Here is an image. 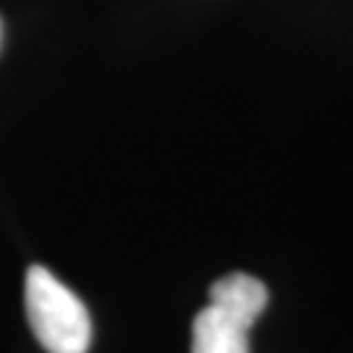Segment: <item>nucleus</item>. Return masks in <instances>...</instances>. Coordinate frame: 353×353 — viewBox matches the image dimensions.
Returning <instances> with one entry per match:
<instances>
[{"mask_svg": "<svg viewBox=\"0 0 353 353\" xmlns=\"http://www.w3.org/2000/svg\"><path fill=\"white\" fill-rule=\"evenodd\" d=\"M26 316L34 338L48 353H87L92 319L87 306L71 288L45 267H29L24 285Z\"/></svg>", "mask_w": 353, "mask_h": 353, "instance_id": "f257e3e1", "label": "nucleus"}, {"mask_svg": "<svg viewBox=\"0 0 353 353\" xmlns=\"http://www.w3.org/2000/svg\"><path fill=\"white\" fill-rule=\"evenodd\" d=\"M191 353H249V327L207 303L194 319Z\"/></svg>", "mask_w": 353, "mask_h": 353, "instance_id": "f03ea898", "label": "nucleus"}, {"mask_svg": "<svg viewBox=\"0 0 353 353\" xmlns=\"http://www.w3.org/2000/svg\"><path fill=\"white\" fill-rule=\"evenodd\" d=\"M267 288L262 280L243 275V272H233L228 278L217 280L210 288V303L217 306L220 312L239 319L241 325L252 330V325L259 319V314L267 306Z\"/></svg>", "mask_w": 353, "mask_h": 353, "instance_id": "7ed1b4c3", "label": "nucleus"}, {"mask_svg": "<svg viewBox=\"0 0 353 353\" xmlns=\"http://www.w3.org/2000/svg\"><path fill=\"white\" fill-rule=\"evenodd\" d=\"M0 39H3V21H0Z\"/></svg>", "mask_w": 353, "mask_h": 353, "instance_id": "20e7f679", "label": "nucleus"}]
</instances>
